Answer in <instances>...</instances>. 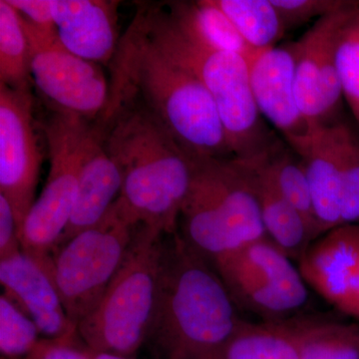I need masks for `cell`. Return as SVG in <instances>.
Returning a JSON list of instances; mask_svg holds the SVG:
<instances>
[{
  "label": "cell",
  "mask_w": 359,
  "mask_h": 359,
  "mask_svg": "<svg viewBox=\"0 0 359 359\" xmlns=\"http://www.w3.org/2000/svg\"><path fill=\"white\" fill-rule=\"evenodd\" d=\"M359 321V271L354 287L353 306H351V316Z\"/></svg>",
  "instance_id": "cell-33"
},
{
  "label": "cell",
  "mask_w": 359,
  "mask_h": 359,
  "mask_svg": "<svg viewBox=\"0 0 359 359\" xmlns=\"http://www.w3.org/2000/svg\"><path fill=\"white\" fill-rule=\"evenodd\" d=\"M168 58L192 73L211 94L233 158L250 160L276 143L262 121L250 82V63L236 54L215 50L193 39L164 4H140L134 16Z\"/></svg>",
  "instance_id": "cell-4"
},
{
  "label": "cell",
  "mask_w": 359,
  "mask_h": 359,
  "mask_svg": "<svg viewBox=\"0 0 359 359\" xmlns=\"http://www.w3.org/2000/svg\"><path fill=\"white\" fill-rule=\"evenodd\" d=\"M104 145L122 174L118 201L130 219L165 237L179 231L182 207L194 175V158L136 97L109 89L97 119Z\"/></svg>",
  "instance_id": "cell-1"
},
{
  "label": "cell",
  "mask_w": 359,
  "mask_h": 359,
  "mask_svg": "<svg viewBox=\"0 0 359 359\" xmlns=\"http://www.w3.org/2000/svg\"><path fill=\"white\" fill-rule=\"evenodd\" d=\"M0 84L18 92H32L29 44L20 14L0 0Z\"/></svg>",
  "instance_id": "cell-24"
},
{
  "label": "cell",
  "mask_w": 359,
  "mask_h": 359,
  "mask_svg": "<svg viewBox=\"0 0 359 359\" xmlns=\"http://www.w3.org/2000/svg\"><path fill=\"white\" fill-rule=\"evenodd\" d=\"M212 266L238 309L283 321L299 316L308 304L309 285L280 248L269 238L219 257Z\"/></svg>",
  "instance_id": "cell-9"
},
{
  "label": "cell",
  "mask_w": 359,
  "mask_h": 359,
  "mask_svg": "<svg viewBox=\"0 0 359 359\" xmlns=\"http://www.w3.org/2000/svg\"><path fill=\"white\" fill-rule=\"evenodd\" d=\"M358 0L316 21L294 42V90L299 110L313 130L339 123L342 91L337 67V45L342 27Z\"/></svg>",
  "instance_id": "cell-11"
},
{
  "label": "cell",
  "mask_w": 359,
  "mask_h": 359,
  "mask_svg": "<svg viewBox=\"0 0 359 359\" xmlns=\"http://www.w3.org/2000/svg\"><path fill=\"white\" fill-rule=\"evenodd\" d=\"M110 90L138 98L192 158H233L214 99L133 18L109 65Z\"/></svg>",
  "instance_id": "cell-2"
},
{
  "label": "cell",
  "mask_w": 359,
  "mask_h": 359,
  "mask_svg": "<svg viewBox=\"0 0 359 359\" xmlns=\"http://www.w3.org/2000/svg\"><path fill=\"white\" fill-rule=\"evenodd\" d=\"M122 184L121 172L106 150L96 120L82 165L74 209L56 250L105 217L119 197Z\"/></svg>",
  "instance_id": "cell-17"
},
{
  "label": "cell",
  "mask_w": 359,
  "mask_h": 359,
  "mask_svg": "<svg viewBox=\"0 0 359 359\" xmlns=\"http://www.w3.org/2000/svg\"><path fill=\"white\" fill-rule=\"evenodd\" d=\"M204 359H299L292 318L243 320L229 339Z\"/></svg>",
  "instance_id": "cell-21"
},
{
  "label": "cell",
  "mask_w": 359,
  "mask_h": 359,
  "mask_svg": "<svg viewBox=\"0 0 359 359\" xmlns=\"http://www.w3.org/2000/svg\"><path fill=\"white\" fill-rule=\"evenodd\" d=\"M341 166V226L359 224V140L347 125L342 138Z\"/></svg>",
  "instance_id": "cell-28"
},
{
  "label": "cell",
  "mask_w": 359,
  "mask_h": 359,
  "mask_svg": "<svg viewBox=\"0 0 359 359\" xmlns=\"http://www.w3.org/2000/svg\"><path fill=\"white\" fill-rule=\"evenodd\" d=\"M21 16V15H20ZM30 52L32 84L49 110L99 119L109 100V79L101 65L71 53L57 33L40 32L21 16Z\"/></svg>",
  "instance_id": "cell-10"
},
{
  "label": "cell",
  "mask_w": 359,
  "mask_h": 359,
  "mask_svg": "<svg viewBox=\"0 0 359 359\" xmlns=\"http://www.w3.org/2000/svg\"><path fill=\"white\" fill-rule=\"evenodd\" d=\"M32 92L0 84V195L13 208L21 231L35 202L41 153L35 134Z\"/></svg>",
  "instance_id": "cell-12"
},
{
  "label": "cell",
  "mask_w": 359,
  "mask_h": 359,
  "mask_svg": "<svg viewBox=\"0 0 359 359\" xmlns=\"http://www.w3.org/2000/svg\"><path fill=\"white\" fill-rule=\"evenodd\" d=\"M346 126L339 122L314 130L297 153L306 167L320 236L341 226V145Z\"/></svg>",
  "instance_id": "cell-18"
},
{
  "label": "cell",
  "mask_w": 359,
  "mask_h": 359,
  "mask_svg": "<svg viewBox=\"0 0 359 359\" xmlns=\"http://www.w3.org/2000/svg\"><path fill=\"white\" fill-rule=\"evenodd\" d=\"M0 283L2 294L34 321L45 339L78 334L76 325L66 313L53 278L23 250L0 259Z\"/></svg>",
  "instance_id": "cell-15"
},
{
  "label": "cell",
  "mask_w": 359,
  "mask_h": 359,
  "mask_svg": "<svg viewBox=\"0 0 359 359\" xmlns=\"http://www.w3.org/2000/svg\"><path fill=\"white\" fill-rule=\"evenodd\" d=\"M179 228L182 238L210 263L268 238L249 168L236 158H194Z\"/></svg>",
  "instance_id": "cell-5"
},
{
  "label": "cell",
  "mask_w": 359,
  "mask_h": 359,
  "mask_svg": "<svg viewBox=\"0 0 359 359\" xmlns=\"http://www.w3.org/2000/svg\"><path fill=\"white\" fill-rule=\"evenodd\" d=\"M2 359V358H1Z\"/></svg>",
  "instance_id": "cell-35"
},
{
  "label": "cell",
  "mask_w": 359,
  "mask_h": 359,
  "mask_svg": "<svg viewBox=\"0 0 359 359\" xmlns=\"http://www.w3.org/2000/svg\"><path fill=\"white\" fill-rule=\"evenodd\" d=\"M241 161L249 168L266 237L290 259L299 262L313 242L306 222L283 197L264 164L263 155Z\"/></svg>",
  "instance_id": "cell-19"
},
{
  "label": "cell",
  "mask_w": 359,
  "mask_h": 359,
  "mask_svg": "<svg viewBox=\"0 0 359 359\" xmlns=\"http://www.w3.org/2000/svg\"><path fill=\"white\" fill-rule=\"evenodd\" d=\"M79 334L61 339H40L25 359H91Z\"/></svg>",
  "instance_id": "cell-30"
},
{
  "label": "cell",
  "mask_w": 359,
  "mask_h": 359,
  "mask_svg": "<svg viewBox=\"0 0 359 359\" xmlns=\"http://www.w3.org/2000/svg\"><path fill=\"white\" fill-rule=\"evenodd\" d=\"M95 121L52 111L42 123L48 176L20 233L21 250L53 278V255L76 202L80 174Z\"/></svg>",
  "instance_id": "cell-7"
},
{
  "label": "cell",
  "mask_w": 359,
  "mask_h": 359,
  "mask_svg": "<svg viewBox=\"0 0 359 359\" xmlns=\"http://www.w3.org/2000/svg\"><path fill=\"white\" fill-rule=\"evenodd\" d=\"M165 236L139 226L124 262L95 309L78 325L97 353L136 358L150 339L159 301Z\"/></svg>",
  "instance_id": "cell-6"
},
{
  "label": "cell",
  "mask_w": 359,
  "mask_h": 359,
  "mask_svg": "<svg viewBox=\"0 0 359 359\" xmlns=\"http://www.w3.org/2000/svg\"><path fill=\"white\" fill-rule=\"evenodd\" d=\"M211 263L182 238L165 240L157 313L150 340L159 359H204L242 318Z\"/></svg>",
  "instance_id": "cell-3"
},
{
  "label": "cell",
  "mask_w": 359,
  "mask_h": 359,
  "mask_svg": "<svg viewBox=\"0 0 359 359\" xmlns=\"http://www.w3.org/2000/svg\"><path fill=\"white\" fill-rule=\"evenodd\" d=\"M20 231L13 208L4 195H0V259L21 252Z\"/></svg>",
  "instance_id": "cell-32"
},
{
  "label": "cell",
  "mask_w": 359,
  "mask_h": 359,
  "mask_svg": "<svg viewBox=\"0 0 359 359\" xmlns=\"http://www.w3.org/2000/svg\"><path fill=\"white\" fill-rule=\"evenodd\" d=\"M89 355L91 359H136L131 358H123V356L113 355V354L97 353L88 347Z\"/></svg>",
  "instance_id": "cell-34"
},
{
  "label": "cell",
  "mask_w": 359,
  "mask_h": 359,
  "mask_svg": "<svg viewBox=\"0 0 359 359\" xmlns=\"http://www.w3.org/2000/svg\"><path fill=\"white\" fill-rule=\"evenodd\" d=\"M138 228L116 200L99 223L53 255L54 283L68 318L77 328L102 299Z\"/></svg>",
  "instance_id": "cell-8"
},
{
  "label": "cell",
  "mask_w": 359,
  "mask_h": 359,
  "mask_svg": "<svg viewBox=\"0 0 359 359\" xmlns=\"http://www.w3.org/2000/svg\"><path fill=\"white\" fill-rule=\"evenodd\" d=\"M119 4L114 0H52L61 44L78 57L109 67L122 37Z\"/></svg>",
  "instance_id": "cell-16"
},
{
  "label": "cell",
  "mask_w": 359,
  "mask_h": 359,
  "mask_svg": "<svg viewBox=\"0 0 359 359\" xmlns=\"http://www.w3.org/2000/svg\"><path fill=\"white\" fill-rule=\"evenodd\" d=\"M13 8L30 25L40 32L54 34L57 33L53 14L52 0H7Z\"/></svg>",
  "instance_id": "cell-31"
},
{
  "label": "cell",
  "mask_w": 359,
  "mask_h": 359,
  "mask_svg": "<svg viewBox=\"0 0 359 359\" xmlns=\"http://www.w3.org/2000/svg\"><path fill=\"white\" fill-rule=\"evenodd\" d=\"M37 325L4 294L0 297V353L4 359H25L40 339Z\"/></svg>",
  "instance_id": "cell-26"
},
{
  "label": "cell",
  "mask_w": 359,
  "mask_h": 359,
  "mask_svg": "<svg viewBox=\"0 0 359 359\" xmlns=\"http://www.w3.org/2000/svg\"><path fill=\"white\" fill-rule=\"evenodd\" d=\"M177 22L193 39L215 50L236 54L252 63L264 50L250 46L212 0L166 2Z\"/></svg>",
  "instance_id": "cell-20"
},
{
  "label": "cell",
  "mask_w": 359,
  "mask_h": 359,
  "mask_svg": "<svg viewBox=\"0 0 359 359\" xmlns=\"http://www.w3.org/2000/svg\"><path fill=\"white\" fill-rule=\"evenodd\" d=\"M233 22L245 41L257 49L276 46L285 29L271 0H212Z\"/></svg>",
  "instance_id": "cell-25"
},
{
  "label": "cell",
  "mask_w": 359,
  "mask_h": 359,
  "mask_svg": "<svg viewBox=\"0 0 359 359\" xmlns=\"http://www.w3.org/2000/svg\"><path fill=\"white\" fill-rule=\"evenodd\" d=\"M285 29L299 27L344 8L349 0H271Z\"/></svg>",
  "instance_id": "cell-29"
},
{
  "label": "cell",
  "mask_w": 359,
  "mask_h": 359,
  "mask_svg": "<svg viewBox=\"0 0 359 359\" xmlns=\"http://www.w3.org/2000/svg\"><path fill=\"white\" fill-rule=\"evenodd\" d=\"M294 71V42L262 51L250 65V88L257 109L283 135L297 154L314 130L299 110Z\"/></svg>",
  "instance_id": "cell-13"
},
{
  "label": "cell",
  "mask_w": 359,
  "mask_h": 359,
  "mask_svg": "<svg viewBox=\"0 0 359 359\" xmlns=\"http://www.w3.org/2000/svg\"><path fill=\"white\" fill-rule=\"evenodd\" d=\"M297 263L309 287L351 316L359 271V224H342L323 233L311 243Z\"/></svg>",
  "instance_id": "cell-14"
},
{
  "label": "cell",
  "mask_w": 359,
  "mask_h": 359,
  "mask_svg": "<svg viewBox=\"0 0 359 359\" xmlns=\"http://www.w3.org/2000/svg\"><path fill=\"white\" fill-rule=\"evenodd\" d=\"M278 141L263 155L264 162L276 185L308 226L313 241L320 237V228L314 211L313 196L306 167L301 157Z\"/></svg>",
  "instance_id": "cell-23"
},
{
  "label": "cell",
  "mask_w": 359,
  "mask_h": 359,
  "mask_svg": "<svg viewBox=\"0 0 359 359\" xmlns=\"http://www.w3.org/2000/svg\"><path fill=\"white\" fill-rule=\"evenodd\" d=\"M292 325L299 359H359V323L299 316Z\"/></svg>",
  "instance_id": "cell-22"
},
{
  "label": "cell",
  "mask_w": 359,
  "mask_h": 359,
  "mask_svg": "<svg viewBox=\"0 0 359 359\" xmlns=\"http://www.w3.org/2000/svg\"><path fill=\"white\" fill-rule=\"evenodd\" d=\"M337 67L342 96L359 126V6L339 33Z\"/></svg>",
  "instance_id": "cell-27"
}]
</instances>
